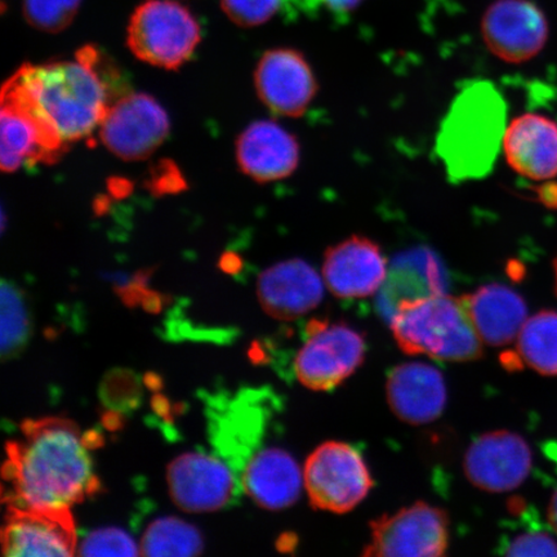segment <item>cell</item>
Listing matches in <instances>:
<instances>
[{"label": "cell", "mask_w": 557, "mask_h": 557, "mask_svg": "<svg viewBox=\"0 0 557 557\" xmlns=\"http://www.w3.org/2000/svg\"><path fill=\"white\" fill-rule=\"evenodd\" d=\"M3 475L10 506L72 510L100 490L79 430L62 418L25 422L7 444Z\"/></svg>", "instance_id": "cell-1"}, {"label": "cell", "mask_w": 557, "mask_h": 557, "mask_svg": "<svg viewBox=\"0 0 557 557\" xmlns=\"http://www.w3.org/2000/svg\"><path fill=\"white\" fill-rule=\"evenodd\" d=\"M20 69L41 113L67 146L92 135L111 104L127 95L120 70L95 46L83 47L75 61Z\"/></svg>", "instance_id": "cell-2"}, {"label": "cell", "mask_w": 557, "mask_h": 557, "mask_svg": "<svg viewBox=\"0 0 557 557\" xmlns=\"http://www.w3.org/2000/svg\"><path fill=\"white\" fill-rule=\"evenodd\" d=\"M507 104L492 82L466 83L438 128L435 151L453 184L490 174L504 146Z\"/></svg>", "instance_id": "cell-3"}, {"label": "cell", "mask_w": 557, "mask_h": 557, "mask_svg": "<svg viewBox=\"0 0 557 557\" xmlns=\"http://www.w3.org/2000/svg\"><path fill=\"white\" fill-rule=\"evenodd\" d=\"M392 331L408 355H424L448 363L476 360L483 355L468 299L443 294L403 299L394 306Z\"/></svg>", "instance_id": "cell-4"}, {"label": "cell", "mask_w": 557, "mask_h": 557, "mask_svg": "<svg viewBox=\"0 0 557 557\" xmlns=\"http://www.w3.org/2000/svg\"><path fill=\"white\" fill-rule=\"evenodd\" d=\"M127 41L138 60L176 70L197 50L200 27L190 10L176 0H146L129 20Z\"/></svg>", "instance_id": "cell-5"}, {"label": "cell", "mask_w": 557, "mask_h": 557, "mask_svg": "<svg viewBox=\"0 0 557 557\" xmlns=\"http://www.w3.org/2000/svg\"><path fill=\"white\" fill-rule=\"evenodd\" d=\"M304 484L312 507L346 513L363 503L373 480L363 456L352 445L326 442L306 459Z\"/></svg>", "instance_id": "cell-6"}, {"label": "cell", "mask_w": 557, "mask_h": 557, "mask_svg": "<svg viewBox=\"0 0 557 557\" xmlns=\"http://www.w3.org/2000/svg\"><path fill=\"white\" fill-rule=\"evenodd\" d=\"M295 359V373L305 387L331 392L357 371L366 358V339L344 323L311 320Z\"/></svg>", "instance_id": "cell-7"}, {"label": "cell", "mask_w": 557, "mask_h": 557, "mask_svg": "<svg viewBox=\"0 0 557 557\" xmlns=\"http://www.w3.org/2000/svg\"><path fill=\"white\" fill-rule=\"evenodd\" d=\"M363 556L438 557L449 547V518L442 508L416 503L371 522Z\"/></svg>", "instance_id": "cell-8"}, {"label": "cell", "mask_w": 557, "mask_h": 557, "mask_svg": "<svg viewBox=\"0 0 557 557\" xmlns=\"http://www.w3.org/2000/svg\"><path fill=\"white\" fill-rule=\"evenodd\" d=\"M170 134V117L154 97L127 94L111 104L100 125V138L114 156L144 160Z\"/></svg>", "instance_id": "cell-9"}, {"label": "cell", "mask_w": 557, "mask_h": 557, "mask_svg": "<svg viewBox=\"0 0 557 557\" xmlns=\"http://www.w3.org/2000/svg\"><path fill=\"white\" fill-rule=\"evenodd\" d=\"M487 50L499 60L520 64L532 60L547 44L545 13L531 0H497L482 20Z\"/></svg>", "instance_id": "cell-10"}, {"label": "cell", "mask_w": 557, "mask_h": 557, "mask_svg": "<svg viewBox=\"0 0 557 557\" xmlns=\"http://www.w3.org/2000/svg\"><path fill=\"white\" fill-rule=\"evenodd\" d=\"M255 85L264 107L287 117L302 116L319 90L309 61L294 48L264 53L256 69Z\"/></svg>", "instance_id": "cell-11"}, {"label": "cell", "mask_w": 557, "mask_h": 557, "mask_svg": "<svg viewBox=\"0 0 557 557\" xmlns=\"http://www.w3.org/2000/svg\"><path fill=\"white\" fill-rule=\"evenodd\" d=\"M2 546L7 556H73L78 539L72 510L9 506Z\"/></svg>", "instance_id": "cell-12"}, {"label": "cell", "mask_w": 557, "mask_h": 557, "mask_svg": "<svg viewBox=\"0 0 557 557\" xmlns=\"http://www.w3.org/2000/svg\"><path fill=\"white\" fill-rule=\"evenodd\" d=\"M463 468L470 483L480 490L510 492L524 483L531 472L532 451L520 435L494 431L470 445Z\"/></svg>", "instance_id": "cell-13"}, {"label": "cell", "mask_w": 557, "mask_h": 557, "mask_svg": "<svg viewBox=\"0 0 557 557\" xmlns=\"http://www.w3.org/2000/svg\"><path fill=\"white\" fill-rule=\"evenodd\" d=\"M171 497L187 512H212L226 506L239 483L225 462L201 453L174 459L166 470Z\"/></svg>", "instance_id": "cell-14"}, {"label": "cell", "mask_w": 557, "mask_h": 557, "mask_svg": "<svg viewBox=\"0 0 557 557\" xmlns=\"http://www.w3.org/2000/svg\"><path fill=\"white\" fill-rule=\"evenodd\" d=\"M387 260L377 243L351 235L326 249L323 262L325 287L343 299L371 297L387 277Z\"/></svg>", "instance_id": "cell-15"}, {"label": "cell", "mask_w": 557, "mask_h": 557, "mask_svg": "<svg viewBox=\"0 0 557 557\" xmlns=\"http://www.w3.org/2000/svg\"><path fill=\"white\" fill-rule=\"evenodd\" d=\"M324 278L310 263L294 259L262 271L257 295L262 309L277 320H296L317 309L324 297Z\"/></svg>", "instance_id": "cell-16"}, {"label": "cell", "mask_w": 557, "mask_h": 557, "mask_svg": "<svg viewBox=\"0 0 557 557\" xmlns=\"http://www.w3.org/2000/svg\"><path fill=\"white\" fill-rule=\"evenodd\" d=\"M244 174L267 184L287 178L297 170L301 150L296 136L273 121H259L244 129L236 144Z\"/></svg>", "instance_id": "cell-17"}, {"label": "cell", "mask_w": 557, "mask_h": 557, "mask_svg": "<svg viewBox=\"0 0 557 557\" xmlns=\"http://www.w3.org/2000/svg\"><path fill=\"white\" fill-rule=\"evenodd\" d=\"M387 401L393 413L409 424L437 420L447 406V385L437 368L406 363L393 369L386 383Z\"/></svg>", "instance_id": "cell-18"}, {"label": "cell", "mask_w": 557, "mask_h": 557, "mask_svg": "<svg viewBox=\"0 0 557 557\" xmlns=\"http://www.w3.org/2000/svg\"><path fill=\"white\" fill-rule=\"evenodd\" d=\"M238 479L248 496L269 510L295 505L305 487L304 470L294 456L276 447L253 453Z\"/></svg>", "instance_id": "cell-19"}, {"label": "cell", "mask_w": 557, "mask_h": 557, "mask_svg": "<svg viewBox=\"0 0 557 557\" xmlns=\"http://www.w3.org/2000/svg\"><path fill=\"white\" fill-rule=\"evenodd\" d=\"M507 163L520 176L545 181L557 176V124L541 114H522L507 125Z\"/></svg>", "instance_id": "cell-20"}, {"label": "cell", "mask_w": 557, "mask_h": 557, "mask_svg": "<svg viewBox=\"0 0 557 557\" xmlns=\"http://www.w3.org/2000/svg\"><path fill=\"white\" fill-rule=\"evenodd\" d=\"M466 299L472 323L486 345L505 346L512 343L528 320L524 299L506 285H483Z\"/></svg>", "instance_id": "cell-21"}, {"label": "cell", "mask_w": 557, "mask_h": 557, "mask_svg": "<svg viewBox=\"0 0 557 557\" xmlns=\"http://www.w3.org/2000/svg\"><path fill=\"white\" fill-rule=\"evenodd\" d=\"M0 165L7 173L24 163L52 164L61 158L39 123L15 102L2 99L0 110Z\"/></svg>", "instance_id": "cell-22"}, {"label": "cell", "mask_w": 557, "mask_h": 557, "mask_svg": "<svg viewBox=\"0 0 557 557\" xmlns=\"http://www.w3.org/2000/svg\"><path fill=\"white\" fill-rule=\"evenodd\" d=\"M522 363L545 375H557V312L541 311L529 318L518 336Z\"/></svg>", "instance_id": "cell-23"}, {"label": "cell", "mask_w": 557, "mask_h": 557, "mask_svg": "<svg viewBox=\"0 0 557 557\" xmlns=\"http://www.w3.org/2000/svg\"><path fill=\"white\" fill-rule=\"evenodd\" d=\"M201 549L203 541L197 529L174 518L152 521L141 541V554L146 556H194Z\"/></svg>", "instance_id": "cell-24"}, {"label": "cell", "mask_w": 557, "mask_h": 557, "mask_svg": "<svg viewBox=\"0 0 557 557\" xmlns=\"http://www.w3.org/2000/svg\"><path fill=\"white\" fill-rule=\"evenodd\" d=\"M0 313H2V355L12 357L21 350L30 332L29 313H27L23 294L15 285L2 282L0 289Z\"/></svg>", "instance_id": "cell-25"}, {"label": "cell", "mask_w": 557, "mask_h": 557, "mask_svg": "<svg viewBox=\"0 0 557 557\" xmlns=\"http://www.w3.org/2000/svg\"><path fill=\"white\" fill-rule=\"evenodd\" d=\"M82 0H23L24 16L34 29L60 33L73 23Z\"/></svg>", "instance_id": "cell-26"}, {"label": "cell", "mask_w": 557, "mask_h": 557, "mask_svg": "<svg viewBox=\"0 0 557 557\" xmlns=\"http://www.w3.org/2000/svg\"><path fill=\"white\" fill-rule=\"evenodd\" d=\"M83 556H137L141 546L117 528L99 529L87 535L79 546Z\"/></svg>", "instance_id": "cell-27"}, {"label": "cell", "mask_w": 557, "mask_h": 557, "mask_svg": "<svg viewBox=\"0 0 557 557\" xmlns=\"http://www.w3.org/2000/svg\"><path fill=\"white\" fill-rule=\"evenodd\" d=\"M283 3L284 0H221L227 17L243 27L268 23L282 9Z\"/></svg>", "instance_id": "cell-28"}, {"label": "cell", "mask_w": 557, "mask_h": 557, "mask_svg": "<svg viewBox=\"0 0 557 557\" xmlns=\"http://www.w3.org/2000/svg\"><path fill=\"white\" fill-rule=\"evenodd\" d=\"M506 556H557V542L542 528H529L515 534L503 546Z\"/></svg>", "instance_id": "cell-29"}, {"label": "cell", "mask_w": 557, "mask_h": 557, "mask_svg": "<svg viewBox=\"0 0 557 557\" xmlns=\"http://www.w3.org/2000/svg\"><path fill=\"white\" fill-rule=\"evenodd\" d=\"M363 2L364 0H302L306 10L325 11L338 18L351 15Z\"/></svg>", "instance_id": "cell-30"}, {"label": "cell", "mask_w": 557, "mask_h": 557, "mask_svg": "<svg viewBox=\"0 0 557 557\" xmlns=\"http://www.w3.org/2000/svg\"><path fill=\"white\" fill-rule=\"evenodd\" d=\"M548 522L553 531L557 533V491L554 493L548 506Z\"/></svg>", "instance_id": "cell-31"}, {"label": "cell", "mask_w": 557, "mask_h": 557, "mask_svg": "<svg viewBox=\"0 0 557 557\" xmlns=\"http://www.w3.org/2000/svg\"><path fill=\"white\" fill-rule=\"evenodd\" d=\"M554 269H555V277H556V294H557V257H556V260H555V263H554Z\"/></svg>", "instance_id": "cell-32"}]
</instances>
